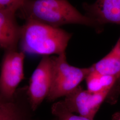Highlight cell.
Returning <instances> with one entry per match:
<instances>
[{"mask_svg": "<svg viewBox=\"0 0 120 120\" xmlns=\"http://www.w3.org/2000/svg\"><path fill=\"white\" fill-rule=\"evenodd\" d=\"M16 15L25 21L33 20L55 27L79 24L99 30L93 20L80 13L68 0H26Z\"/></svg>", "mask_w": 120, "mask_h": 120, "instance_id": "1", "label": "cell"}, {"mask_svg": "<svg viewBox=\"0 0 120 120\" xmlns=\"http://www.w3.org/2000/svg\"><path fill=\"white\" fill-rule=\"evenodd\" d=\"M72 34L60 29L33 20L22 26L19 45L25 53L43 56L65 52Z\"/></svg>", "mask_w": 120, "mask_h": 120, "instance_id": "2", "label": "cell"}, {"mask_svg": "<svg viewBox=\"0 0 120 120\" xmlns=\"http://www.w3.org/2000/svg\"><path fill=\"white\" fill-rule=\"evenodd\" d=\"M52 83L50 92L46 98L50 102L69 94L86 79L92 70L91 67L80 68L69 64L65 52L52 56Z\"/></svg>", "mask_w": 120, "mask_h": 120, "instance_id": "3", "label": "cell"}, {"mask_svg": "<svg viewBox=\"0 0 120 120\" xmlns=\"http://www.w3.org/2000/svg\"><path fill=\"white\" fill-rule=\"evenodd\" d=\"M25 53L17 50L5 51L1 65L0 100L13 99L17 86L24 79Z\"/></svg>", "mask_w": 120, "mask_h": 120, "instance_id": "4", "label": "cell"}, {"mask_svg": "<svg viewBox=\"0 0 120 120\" xmlns=\"http://www.w3.org/2000/svg\"><path fill=\"white\" fill-rule=\"evenodd\" d=\"M52 77V57L43 56L30 77L27 94L31 108L34 112L45 98L51 88Z\"/></svg>", "mask_w": 120, "mask_h": 120, "instance_id": "5", "label": "cell"}, {"mask_svg": "<svg viewBox=\"0 0 120 120\" xmlns=\"http://www.w3.org/2000/svg\"><path fill=\"white\" fill-rule=\"evenodd\" d=\"M109 91L93 93L79 86L65 96L63 101L71 112L94 120Z\"/></svg>", "mask_w": 120, "mask_h": 120, "instance_id": "6", "label": "cell"}, {"mask_svg": "<svg viewBox=\"0 0 120 120\" xmlns=\"http://www.w3.org/2000/svg\"><path fill=\"white\" fill-rule=\"evenodd\" d=\"M27 86L17 89L10 101L0 100V120H31L33 111L27 94Z\"/></svg>", "mask_w": 120, "mask_h": 120, "instance_id": "7", "label": "cell"}, {"mask_svg": "<svg viewBox=\"0 0 120 120\" xmlns=\"http://www.w3.org/2000/svg\"><path fill=\"white\" fill-rule=\"evenodd\" d=\"M86 15L94 21L99 29L107 23L120 25V0H97L92 4L85 3Z\"/></svg>", "mask_w": 120, "mask_h": 120, "instance_id": "8", "label": "cell"}, {"mask_svg": "<svg viewBox=\"0 0 120 120\" xmlns=\"http://www.w3.org/2000/svg\"><path fill=\"white\" fill-rule=\"evenodd\" d=\"M22 26L17 23L16 12L0 10V46L4 51L17 50Z\"/></svg>", "mask_w": 120, "mask_h": 120, "instance_id": "9", "label": "cell"}, {"mask_svg": "<svg viewBox=\"0 0 120 120\" xmlns=\"http://www.w3.org/2000/svg\"><path fill=\"white\" fill-rule=\"evenodd\" d=\"M94 70L100 74L120 77V45L119 41L110 52L92 65Z\"/></svg>", "mask_w": 120, "mask_h": 120, "instance_id": "10", "label": "cell"}, {"mask_svg": "<svg viewBox=\"0 0 120 120\" xmlns=\"http://www.w3.org/2000/svg\"><path fill=\"white\" fill-rule=\"evenodd\" d=\"M51 112L54 116V120H94L81 115H77L69 110L63 101L54 103Z\"/></svg>", "mask_w": 120, "mask_h": 120, "instance_id": "11", "label": "cell"}, {"mask_svg": "<svg viewBox=\"0 0 120 120\" xmlns=\"http://www.w3.org/2000/svg\"><path fill=\"white\" fill-rule=\"evenodd\" d=\"M92 70L90 73L86 77V81L87 90L93 93H98L106 91L103 88L101 75L94 70L92 67Z\"/></svg>", "mask_w": 120, "mask_h": 120, "instance_id": "12", "label": "cell"}, {"mask_svg": "<svg viewBox=\"0 0 120 120\" xmlns=\"http://www.w3.org/2000/svg\"><path fill=\"white\" fill-rule=\"evenodd\" d=\"M26 0H0V10L17 12Z\"/></svg>", "mask_w": 120, "mask_h": 120, "instance_id": "13", "label": "cell"}, {"mask_svg": "<svg viewBox=\"0 0 120 120\" xmlns=\"http://www.w3.org/2000/svg\"><path fill=\"white\" fill-rule=\"evenodd\" d=\"M119 43H120V39H119Z\"/></svg>", "mask_w": 120, "mask_h": 120, "instance_id": "14", "label": "cell"}, {"mask_svg": "<svg viewBox=\"0 0 120 120\" xmlns=\"http://www.w3.org/2000/svg\"><path fill=\"white\" fill-rule=\"evenodd\" d=\"M118 120H120V117L119 118V119H118Z\"/></svg>", "mask_w": 120, "mask_h": 120, "instance_id": "15", "label": "cell"}, {"mask_svg": "<svg viewBox=\"0 0 120 120\" xmlns=\"http://www.w3.org/2000/svg\"><path fill=\"white\" fill-rule=\"evenodd\" d=\"M34 120V119H32V120Z\"/></svg>", "mask_w": 120, "mask_h": 120, "instance_id": "16", "label": "cell"}]
</instances>
